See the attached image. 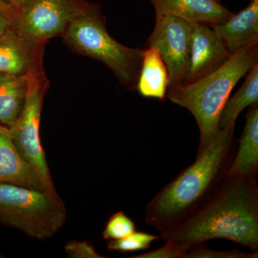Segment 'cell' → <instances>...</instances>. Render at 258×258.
Masks as SVG:
<instances>
[{"mask_svg": "<svg viewBox=\"0 0 258 258\" xmlns=\"http://www.w3.org/2000/svg\"><path fill=\"white\" fill-rule=\"evenodd\" d=\"M235 125L220 129L195 162L148 203L145 221L163 233L203 208L222 187L237 149Z\"/></svg>", "mask_w": 258, "mask_h": 258, "instance_id": "6da1fadb", "label": "cell"}, {"mask_svg": "<svg viewBox=\"0 0 258 258\" xmlns=\"http://www.w3.org/2000/svg\"><path fill=\"white\" fill-rule=\"evenodd\" d=\"M164 241L205 243L225 239L252 251L258 249L257 176L227 177L222 187L203 208L160 234Z\"/></svg>", "mask_w": 258, "mask_h": 258, "instance_id": "7a4b0ae2", "label": "cell"}, {"mask_svg": "<svg viewBox=\"0 0 258 258\" xmlns=\"http://www.w3.org/2000/svg\"><path fill=\"white\" fill-rule=\"evenodd\" d=\"M258 63V43L231 54L221 66L193 82L168 88L166 98L193 115L200 131L198 151L206 147L219 132L222 108L232 90Z\"/></svg>", "mask_w": 258, "mask_h": 258, "instance_id": "3957f363", "label": "cell"}, {"mask_svg": "<svg viewBox=\"0 0 258 258\" xmlns=\"http://www.w3.org/2000/svg\"><path fill=\"white\" fill-rule=\"evenodd\" d=\"M64 41L81 55L106 64L122 84L136 87L142 68L144 49L121 45L109 35L103 17L90 5L62 34Z\"/></svg>", "mask_w": 258, "mask_h": 258, "instance_id": "277c9868", "label": "cell"}, {"mask_svg": "<svg viewBox=\"0 0 258 258\" xmlns=\"http://www.w3.org/2000/svg\"><path fill=\"white\" fill-rule=\"evenodd\" d=\"M67 210L57 194L0 184V222L33 238H50L66 221Z\"/></svg>", "mask_w": 258, "mask_h": 258, "instance_id": "5b68a950", "label": "cell"}, {"mask_svg": "<svg viewBox=\"0 0 258 258\" xmlns=\"http://www.w3.org/2000/svg\"><path fill=\"white\" fill-rule=\"evenodd\" d=\"M28 90L21 113L9 127L13 143L40 178L45 191L57 194L40 138L42 100L47 81L35 66L28 73Z\"/></svg>", "mask_w": 258, "mask_h": 258, "instance_id": "8992f818", "label": "cell"}, {"mask_svg": "<svg viewBox=\"0 0 258 258\" xmlns=\"http://www.w3.org/2000/svg\"><path fill=\"white\" fill-rule=\"evenodd\" d=\"M85 0H24L16 10L14 29L34 50L62 35L90 8Z\"/></svg>", "mask_w": 258, "mask_h": 258, "instance_id": "52a82bcc", "label": "cell"}, {"mask_svg": "<svg viewBox=\"0 0 258 258\" xmlns=\"http://www.w3.org/2000/svg\"><path fill=\"white\" fill-rule=\"evenodd\" d=\"M155 12V26L148 39L147 45L155 49L165 62L170 88L184 81L189 59L191 23Z\"/></svg>", "mask_w": 258, "mask_h": 258, "instance_id": "ba28073f", "label": "cell"}, {"mask_svg": "<svg viewBox=\"0 0 258 258\" xmlns=\"http://www.w3.org/2000/svg\"><path fill=\"white\" fill-rule=\"evenodd\" d=\"M231 54L211 27L191 23L189 62L181 83L193 82L218 69Z\"/></svg>", "mask_w": 258, "mask_h": 258, "instance_id": "9c48e42d", "label": "cell"}, {"mask_svg": "<svg viewBox=\"0 0 258 258\" xmlns=\"http://www.w3.org/2000/svg\"><path fill=\"white\" fill-rule=\"evenodd\" d=\"M3 184L45 191L40 178L13 143L9 127L0 125V184Z\"/></svg>", "mask_w": 258, "mask_h": 258, "instance_id": "30bf717a", "label": "cell"}, {"mask_svg": "<svg viewBox=\"0 0 258 258\" xmlns=\"http://www.w3.org/2000/svg\"><path fill=\"white\" fill-rule=\"evenodd\" d=\"M154 9L189 23L211 25L225 23L234 13L217 0H149Z\"/></svg>", "mask_w": 258, "mask_h": 258, "instance_id": "8fae6325", "label": "cell"}, {"mask_svg": "<svg viewBox=\"0 0 258 258\" xmlns=\"http://www.w3.org/2000/svg\"><path fill=\"white\" fill-rule=\"evenodd\" d=\"M211 28L231 53L258 43V0H251L237 14Z\"/></svg>", "mask_w": 258, "mask_h": 258, "instance_id": "7c38bea8", "label": "cell"}, {"mask_svg": "<svg viewBox=\"0 0 258 258\" xmlns=\"http://www.w3.org/2000/svg\"><path fill=\"white\" fill-rule=\"evenodd\" d=\"M258 171V106H251L227 177H253Z\"/></svg>", "mask_w": 258, "mask_h": 258, "instance_id": "4fadbf2b", "label": "cell"}, {"mask_svg": "<svg viewBox=\"0 0 258 258\" xmlns=\"http://www.w3.org/2000/svg\"><path fill=\"white\" fill-rule=\"evenodd\" d=\"M19 35L14 28L9 29L0 37V73L24 75L37 66V53Z\"/></svg>", "mask_w": 258, "mask_h": 258, "instance_id": "5bb4252c", "label": "cell"}, {"mask_svg": "<svg viewBox=\"0 0 258 258\" xmlns=\"http://www.w3.org/2000/svg\"><path fill=\"white\" fill-rule=\"evenodd\" d=\"M169 73L165 62L155 49H144L137 91L144 98L164 101L169 88Z\"/></svg>", "mask_w": 258, "mask_h": 258, "instance_id": "9a60e30c", "label": "cell"}, {"mask_svg": "<svg viewBox=\"0 0 258 258\" xmlns=\"http://www.w3.org/2000/svg\"><path fill=\"white\" fill-rule=\"evenodd\" d=\"M28 74L0 73V123L10 127L21 113L28 90Z\"/></svg>", "mask_w": 258, "mask_h": 258, "instance_id": "2e32d148", "label": "cell"}, {"mask_svg": "<svg viewBox=\"0 0 258 258\" xmlns=\"http://www.w3.org/2000/svg\"><path fill=\"white\" fill-rule=\"evenodd\" d=\"M242 86L232 98H229L222 108L219 119V128L235 125L241 112L249 106L258 105V63L248 73Z\"/></svg>", "mask_w": 258, "mask_h": 258, "instance_id": "e0dca14e", "label": "cell"}, {"mask_svg": "<svg viewBox=\"0 0 258 258\" xmlns=\"http://www.w3.org/2000/svg\"><path fill=\"white\" fill-rule=\"evenodd\" d=\"M159 236L152 235L145 232H135L128 237L120 240H110L108 249L118 252H136L149 249L154 241L158 240Z\"/></svg>", "mask_w": 258, "mask_h": 258, "instance_id": "ac0fdd59", "label": "cell"}, {"mask_svg": "<svg viewBox=\"0 0 258 258\" xmlns=\"http://www.w3.org/2000/svg\"><path fill=\"white\" fill-rule=\"evenodd\" d=\"M135 231L137 227L133 220L124 212L120 211L110 217L102 235L105 240H120Z\"/></svg>", "mask_w": 258, "mask_h": 258, "instance_id": "d6986e66", "label": "cell"}, {"mask_svg": "<svg viewBox=\"0 0 258 258\" xmlns=\"http://www.w3.org/2000/svg\"><path fill=\"white\" fill-rule=\"evenodd\" d=\"M257 257V250L251 253L242 252L238 249L221 251L210 249L205 243L194 244L185 254L184 258H254Z\"/></svg>", "mask_w": 258, "mask_h": 258, "instance_id": "ffe728a7", "label": "cell"}, {"mask_svg": "<svg viewBox=\"0 0 258 258\" xmlns=\"http://www.w3.org/2000/svg\"><path fill=\"white\" fill-rule=\"evenodd\" d=\"M191 246L175 241H166L164 246L146 253L134 256V258H184Z\"/></svg>", "mask_w": 258, "mask_h": 258, "instance_id": "44dd1931", "label": "cell"}, {"mask_svg": "<svg viewBox=\"0 0 258 258\" xmlns=\"http://www.w3.org/2000/svg\"><path fill=\"white\" fill-rule=\"evenodd\" d=\"M64 251L70 257L100 258L103 257L97 252L92 244L86 241H71L64 246Z\"/></svg>", "mask_w": 258, "mask_h": 258, "instance_id": "7402d4cb", "label": "cell"}, {"mask_svg": "<svg viewBox=\"0 0 258 258\" xmlns=\"http://www.w3.org/2000/svg\"><path fill=\"white\" fill-rule=\"evenodd\" d=\"M16 10L9 3L0 0V37L9 29L14 28Z\"/></svg>", "mask_w": 258, "mask_h": 258, "instance_id": "603a6c76", "label": "cell"}, {"mask_svg": "<svg viewBox=\"0 0 258 258\" xmlns=\"http://www.w3.org/2000/svg\"><path fill=\"white\" fill-rule=\"evenodd\" d=\"M23 1L24 0H10L9 3L15 10H18L20 5L23 4Z\"/></svg>", "mask_w": 258, "mask_h": 258, "instance_id": "cb8c5ba5", "label": "cell"}, {"mask_svg": "<svg viewBox=\"0 0 258 258\" xmlns=\"http://www.w3.org/2000/svg\"><path fill=\"white\" fill-rule=\"evenodd\" d=\"M5 1L8 2V3H10V0H5Z\"/></svg>", "mask_w": 258, "mask_h": 258, "instance_id": "d4e9b609", "label": "cell"}, {"mask_svg": "<svg viewBox=\"0 0 258 258\" xmlns=\"http://www.w3.org/2000/svg\"><path fill=\"white\" fill-rule=\"evenodd\" d=\"M217 1L221 2V1H220V0H217Z\"/></svg>", "mask_w": 258, "mask_h": 258, "instance_id": "484cf974", "label": "cell"}]
</instances>
